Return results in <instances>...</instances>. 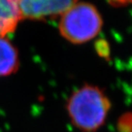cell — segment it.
I'll list each match as a JSON object with an SVG mask.
<instances>
[{
    "instance_id": "6da1fadb",
    "label": "cell",
    "mask_w": 132,
    "mask_h": 132,
    "mask_svg": "<svg viewBox=\"0 0 132 132\" xmlns=\"http://www.w3.org/2000/svg\"><path fill=\"white\" fill-rule=\"evenodd\" d=\"M111 104L99 88L85 85L71 94L67 109L73 125L84 132H93L104 123Z\"/></svg>"
},
{
    "instance_id": "7a4b0ae2",
    "label": "cell",
    "mask_w": 132,
    "mask_h": 132,
    "mask_svg": "<svg viewBox=\"0 0 132 132\" xmlns=\"http://www.w3.org/2000/svg\"><path fill=\"white\" fill-rule=\"evenodd\" d=\"M102 19L98 10L88 3H76L62 15L59 30L70 42L84 43L101 29Z\"/></svg>"
},
{
    "instance_id": "3957f363",
    "label": "cell",
    "mask_w": 132,
    "mask_h": 132,
    "mask_svg": "<svg viewBox=\"0 0 132 132\" xmlns=\"http://www.w3.org/2000/svg\"><path fill=\"white\" fill-rule=\"evenodd\" d=\"M22 19H43L63 15L78 0H13Z\"/></svg>"
},
{
    "instance_id": "277c9868",
    "label": "cell",
    "mask_w": 132,
    "mask_h": 132,
    "mask_svg": "<svg viewBox=\"0 0 132 132\" xmlns=\"http://www.w3.org/2000/svg\"><path fill=\"white\" fill-rule=\"evenodd\" d=\"M19 66L18 53L15 46L4 36H0V76L11 75Z\"/></svg>"
},
{
    "instance_id": "5b68a950",
    "label": "cell",
    "mask_w": 132,
    "mask_h": 132,
    "mask_svg": "<svg viewBox=\"0 0 132 132\" xmlns=\"http://www.w3.org/2000/svg\"><path fill=\"white\" fill-rule=\"evenodd\" d=\"M22 19L13 0H0V36H5L15 29Z\"/></svg>"
},
{
    "instance_id": "8992f818",
    "label": "cell",
    "mask_w": 132,
    "mask_h": 132,
    "mask_svg": "<svg viewBox=\"0 0 132 132\" xmlns=\"http://www.w3.org/2000/svg\"><path fill=\"white\" fill-rule=\"evenodd\" d=\"M118 130L120 132H132V115H126L119 121Z\"/></svg>"
},
{
    "instance_id": "52a82bcc",
    "label": "cell",
    "mask_w": 132,
    "mask_h": 132,
    "mask_svg": "<svg viewBox=\"0 0 132 132\" xmlns=\"http://www.w3.org/2000/svg\"><path fill=\"white\" fill-rule=\"evenodd\" d=\"M109 1L113 4L116 5H122V4H126L132 3V0H109Z\"/></svg>"
}]
</instances>
